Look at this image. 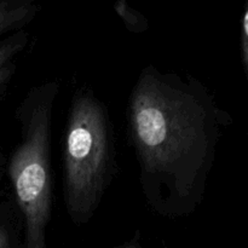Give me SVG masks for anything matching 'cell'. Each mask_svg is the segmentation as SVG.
Returning <instances> with one entry per match:
<instances>
[{
	"mask_svg": "<svg viewBox=\"0 0 248 248\" xmlns=\"http://www.w3.org/2000/svg\"><path fill=\"white\" fill-rule=\"evenodd\" d=\"M130 136L150 202L162 213L193 210L215 147V115L196 80L145 68L128 104Z\"/></svg>",
	"mask_w": 248,
	"mask_h": 248,
	"instance_id": "6da1fadb",
	"label": "cell"
},
{
	"mask_svg": "<svg viewBox=\"0 0 248 248\" xmlns=\"http://www.w3.org/2000/svg\"><path fill=\"white\" fill-rule=\"evenodd\" d=\"M39 12V6L31 0H1L0 1V35L18 31Z\"/></svg>",
	"mask_w": 248,
	"mask_h": 248,
	"instance_id": "277c9868",
	"label": "cell"
},
{
	"mask_svg": "<svg viewBox=\"0 0 248 248\" xmlns=\"http://www.w3.org/2000/svg\"><path fill=\"white\" fill-rule=\"evenodd\" d=\"M58 82L33 87L18 108L22 140L12 153L9 177L24 217L26 248H46L51 215V119Z\"/></svg>",
	"mask_w": 248,
	"mask_h": 248,
	"instance_id": "7a4b0ae2",
	"label": "cell"
},
{
	"mask_svg": "<svg viewBox=\"0 0 248 248\" xmlns=\"http://www.w3.org/2000/svg\"><path fill=\"white\" fill-rule=\"evenodd\" d=\"M120 248H137V247H135V246H125V247H120Z\"/></svg>",
	"mask_w": 248,
	"mask_h": 248,
	"instance_id": "9c48e42d",
	"label": "cell"
},
{
	"mask_svg": "<svg viewBox=\"0 0 248 248\" xmlns=\"http://www.w3.org/2000/svg\"><path fill=\"white\" fill-rule=\"evenodd\" d=\"M110 156L106 108L91 91L81 90L73 98L63 145L64 202L75 224L89 222L98 207Z\"/></svg>",
	"mask_w": 248,
	"mask_h": 248,
	"instance_id": "3957f363",
	"label": "cell"
},
{
	"mask_svg": "<svg viewBox=\"0 0 248 248\" xmlns=\"http://www.w3.org/2000/svg\"><path fill=\"white\" fill-rule=\"evenodd\" d=\"M28 38L27 31H18L0 40V92L15 73L17 56L26 47Z\"/></svg>",
	"mask_w": 248,
	"mask_h": 248,
	"instance_id": "5b68a950",
	"label": "cell"
},
{
	"mask_svg": "<svg viewBox=\"0 0 248 248\" xmlns=\"http://www.w3.org/2000/svg\"><path fill=\"white\" fill-rule=\"evenodd\" d=\"M242 58L248 77V6L242 19Z\"/></svg>",
	"mask_w": 248,
	"mask_h": 248,
	"instance_id": "52a82bcc",
	"label": "cell"
},
{
	"mask_svg": "<svg viewBox=\"0 0 248 248\" xmlns=\"http://www.w3.org/2000/svg\"><path fill=\"white\" fill-rule=\"evenodd\" d=\"M114 10L119 15L126 28L133 33H143L148 29V21L137 11L132 9L125 0H119L114 4Z\"/></svg>",
	"mask_w": 248,
	"mask_h": 248,
	"instance_id": "8992f818",
	"label": "cell"
},
{
	"mask_svg": "<svg viewBox=\"0 0 248 248\" xmlns=\"http://www.w3.org/2000/svg\"><path fill=\"white\" fill-rule=\"evenodd\" d=\"M0 248H9V235L1 227H0Z\"/></svg>",
	"mask_w": 248,
	"mask_h": 248,
	"instance_id": "ba28073f",
	"label": "cell"
}]
</instances>
